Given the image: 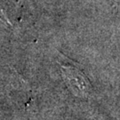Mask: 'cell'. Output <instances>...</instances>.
Here are the masks:
<instances>
[{"mask_svg": "<svg viewBox=\"0 0 120 120\" xmlns=\"http://www.w3.org/2000/svg\"><path fill=\"white\" fill-rule=\"evenodd\" d=\"M0 22L1 23H3L4 25L5 26H11V23H10V22L8 21V19L6 18V16H5V14H4L2 11H0Z\"/></svg>", "mask_w": 120, "mask_h": 120, "instance_id": "6da1fadb", "label": "cell"}]
</instances>
